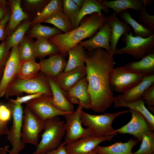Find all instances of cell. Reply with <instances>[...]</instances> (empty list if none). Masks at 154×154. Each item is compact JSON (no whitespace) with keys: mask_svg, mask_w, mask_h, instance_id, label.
I'll return each mask as SVG.
<instances>
[{"mask_svg":"<svg viewBox=\"0 0 154 154\" xmlns=\"http://www.w3.org/2000/svg\"><path fill=\"white\" fill-rule=\"evenodd\" d=\"M131 117L126 124L115 131L117 133L129 134L133 135L139 141H141L143 136L153 130L144 116L139 112L129 109Z\"/></svg>","mask_w":154,"mask_h":154,"instance_id":"obj_12","label":"cell"},{"mask_svg":"<svg viewBox=\"0 0 154 154\" xmlns=\"http://www.w3.org/2000/svg\"><path fill=\"white\" fill-rule=\"evenodd\" d=\"M9 130L7 123L2 122L0 120V135H7Z\"/></svg>","mask_w":154,"mask_h":154,"instance_id":"obj_48","label":"cell"},{"mask_svg":"<svg viewBox=\"0 0 154 154\" xmlns=\"http://www.w3.org/2000/svg\"><path fill=\"white\" fill-rule=\"evenodd\" d=\"M117 15L113 12L112 15L108 16V21L110 28V52L113 56L115 55L117 44L121 37L130 31L129 25L120 21L117 18Z\"/></svg>","mask_w":154,"mask_h":154,"instance_id":"obj_19","label":"cell"},{"mask_svg":"<svg viewBox=\"0 0 154 154\" xmlns=\"http://www.w3.org/2000/svg\"><path fill=\"white\" fill-rule=\"evenodd\" d=\"M107 21L108 16L95 13L85 17L76 28L67 33L56 35L48 39L58 48L60 53L66 57L69 49L83 39L92 37Z\"/></svg>","mask_w":154,"mask_h":154,"instance_id":"obj_2","label":"cell"},{"mask_svg":"<svg viewBox=\"0 0 154 154\" xmlns=\"http://www.w3.org/2000/svg\"><path fill=\"white\" fill-rule=\"evenodd\" d=\"M62 9L64 15L70 21L78 13L80 8L72 0H63Z\"/></svg>","mask_w":154,"mask_h":154,"instance_id":"obj_38","label":"cell"},{"mask_svg":"<svg viewBox=\"0 0 154 154\" xmlns=\"http://www.w3.org/2000/svg\"><path fill=\"white\" fill-rule=\"evenodd\" d=\"M6 5V2L5 1L0 0V21L8 13Z\"/></svg>","mask_w":154,"mask_h":154,"instance_id":"obj_46","label":"cell"},{"mask_svg":"<svg viewBox=\"0 0 154 154\" xmlns=\"http://www.w3.org/2000/svg\"><path fill=\"white\" fill-rule=\"evenodd\" d=\"M140 12L138 17L139 21L141 24L154 31V16L148 14L144 6Z\"/></svg>","mask_w":154,"mask_h":154,"instance_id":"obj_39","label":"cell"},{"mask_svg":"<svg viewBox=\"0 0 154 154\" xmlns=\"http://www.w3.org/2000/svg\"><path fill=\"white\" fill-rule=\"evenodd\" d=\"M154 84V75L144 77L142 80L125 92L119 95L121 100L128 103L142 98L145 91Z\"/></svg>","mask_w":154,"mask_h":154,"instance_id":"obj_22","label":"cell"},{"mask_svg":"<svg viewBox=\"0 0 154 154\" xmlns=\"http://www.w3.org/2000/svg\"><path fill=\"white\" fill-rule=\"evenodd\" d=\"M44 122L25 106L23 110L21 133L23 143L37 146L39 142V134L43 129Z\"/></svg>","mask_w":154,"mask_h":154,"instance_id":"obj_8","label":"cell"},{"mask_svg":"<svg viewBox=\"0 0 154 154\" xmlns=\"http://www.w3.org/2000/svg\"><path fill=\"white\" fill-rule=\"evenodd\" d=\"M128 70L145 76L154 75V53L149 54L138 61H132L124 66Z\"/></svg>","mask_w":154,"mask_h":154,"instance_id":"obj_24","label":"cell"},{"mask_svg":"<svg viewBox=\"0 0 154 154\" xmlns=\"http://www.w3.org/2000/svg\"><path fill=\"white\" fill-rule=\"evenodd\" d=\"M83 108L78 106L73 112L65 115L66 119L64 128L65 136L63 142L65 145L80 138L93 135L88 128H84L82 126L81 119V113Z\"/></svg>","mask_w":154,"mask_h":154,"instance_id":"obj_10","label":"cell"},{"mask_svg":"<svg viewBox=\"0 0 154 154\" xmlns=\"http://www.w3.org/2000/svg\"><path fill=\"white\" fill-rule=\"evenodd\" d=\"M84 49L79 43L68 50V59L63 72L85 66L86 52Z\"/></svg>","mask_w":154,"mask_h":154,"instance_id":"obj_27","label":"cell"},{"mask_svg":"<svg viewBox=\"0 0 154 154\" xmlns=\"http://www.w3.org/2000/svg\"><path fill=\"white\" fill-rule=\"evenodd\" d=\"M152 112L154 110V84L149 87L144 92L142 98Z\"/></svg>","mask_w":154,"mask_h":154,"instance_id":"obj_40","label":"cell"},{"mask_svg":"<svg viewBox=\"0 0 154 154\" xmlns=\"http://www.w3.org/2000/svg\"><path fill=\"white\" fill-rule=\"evenodd\" d=\"M122 40L125 46L117 48L115 54H127L138 59L154 53V34L146 38L133 35L131 31L123 35Z\"/></svg>","mask_w":154,"mask_h":154,"instance_id":"obj_6","label":"cell"},{"mask_svg":"<svg viewBox=\"0 0 154 154\" xmlns=\"http://www.w3.org/2000/svg\"><path fill=\"white\" fill-rule=\"evenodd\" d=\"M61 33V31L56 28L48 27L39 23L33 25L29 32V38L48 39Z\"/></svg>","mask_w":154,"mask_h":154,"instance_id":"obj_33","label":"cell"},{"mask_svg":"<svg viewBox=\"0 0 154 154\" xmlns=\"http://www.w3.org/2000/svg\"><path fill=\"white\" fill-rule=\"evenodd\" d=\"M152 154H154V153H153Z\"/></svg>","mask_w":154,"mask_h":154,"instance_id":"obj_54","label":"cell"},{"mask_svg":"<svg viewBox=\"0 0 154 154\" xmlns=\"http://www.w3.org/2000/svg\"><path fill=\"white\" fill-rule=\"evenodd\" d=\"M10 15L8 13L0 21V41L3 40L5 36V26L9 21Z\"/></svg>","mask_w":154,"mask_h":154,"instance_id":"obj_44","label":"cell"},{"mask_svg":"<svg viewBox=\"0 0 154 154\" xmlns=\"http://www.w3.org/2000/svg\"><path fill=\"white\" fill-rule=\"evenodd\" d=\"M8 1L11 12L8 24L5 31V34L14 30L22 21L27 19L28 17L27 15L21 7V0Z\"/></svg>","mask_w":154,"mask_h":154,"instance_id":"obj_26","label":"cell"},{"mask_svg":"<svg viewBox=\"0 0 154 154\" xmlns=\"http://www.w3.org/2000/svg\"><path fill=\"white\" fill-rule=\"evenodd\" d=\"M62 10V0L50 1L42 10L37 13L31 24L33 25L43 22L52 15Z\"/></svg>","mask_w":154,"mask_h":154,"instance_id":"obj_29","label":"cell"},{"mask_svg":"<svg viewBox=\"0 0 154 154\" xmlns=\"http://www.w3.org/2000/svg\"></svg>","mask_w":154,"mask_h":154,"instance_id":"obj_55","label":"cell"},{"mask_svg":"<svg viewBox=\"0 0 154 154\" xmlns=\"http://www.w3.org/2000/svg\"><path fill=\"white\" fill-rule=\"evenodd\" d=\"M5 67L0 66V79H1L3 74Z\"/></svg>","mask_w":154,"mask_h":154,"instance_id":"obj_51","label":"cell"},{"mask_svg":"<svg viewBox=\"0 0 154 154\" xmlns=\"http://www.w3.org/2000/svg\"><path fill=\"white\" fill-rule=\"evenodd\" d=\"M43 94H44L41 93L29 94L25 96L17 97V98L15 99H10L9 100L14 104L22 105V104L25 103L27 102L40 97Z\"/></svg>","mask_w":154,"mask_h":154,"instance_id":"obj_42","label":"cell"},{"mask_svg":"<svg viewBox=\"0 0 154 154\" xmlns=\"http://www.w3.org/2000/svg\"><path fill=\"white\" fill-rule=\"evenodd\" d=\"M86 154H98L94 151V150L89 152Z\"/></svg>","mask_w":154,"mask_h":154,"instance_id":"obj_52","label":"cell"},{"mask_svg":"<svg viewBox=\"0 0 154 154\" xmlns=\"http://www.w3.org/2000/svg\"><path fill=\"white\" fill-rule=\"evenodd\" d=\"M43 23L53 25L56 28L63 31L64 33L68 32L73 29L69 20L65 15L63 10L52 15Z\"/></svg>","mask_w":154,"mask_h":154,"instance_id":"obj_34","label":"cell"},{"mask_svg":"<svg viewBox=\"0 0 154 154\" xmlns=\"http://www.w3.org/2000/svg\"><path fill=\"white\" fill-rule=\"evenodd\" d=\"M6 105L11 110L12 117V125L7 135V139L12 147L9 152L11 154H19L25 145L21 137L23 108L21 105L14 104L9 100Z\"/></svg>","mask_w":154,"mask_h":154,"instance_id":"obj_7","label":"cell"},{"mask_svg":"<svg viewBox=\"0 0 154 154\" xmlns=\"http://www.w3.org/2000/svg\"><path fill=\"white\" fill-rule=\"evenodd\" d=\"M34 47L36 58H42L60 53L58 48L48 39H37L34 42Z\"/></svg>","mask_w":154,"mask_h":154,"instance_id":"obj_31","label":"cell"},{"mask_svg":"<svg viewBox=\"0 0 154 154\" xmlns=\"http://www.w3.org/2000/svg\"><path fill=\"white\" fill-rule=\"evenodd\" d=\"M25 2L30 7H35L42 5L45 3L46 1L43 0H26Z\"/></svg>","mask_w":154,"mask_h":154,"instance_id":"obj_47","label":"cell"},{"mask_svg":"<svg viewBox=\"0 0 154 154\" xmlns=\"http://www.w3.org/2000/svg\"><path fill=\"white\" fill-rule=\"evenodd\" d=\"M47 78L52 91L51 100L53 105L61 111L73 112L74 111V106L68 98L67 92L63 91L53 79L48 76Z\"/></svg>","mask_w":154,"mask_h":154,"instance_id":"obj_18","label":"cell"},{"mask_svg":"<svg viewBox=\"0 0 154 154\" xmlns=\"http://www.w3.org/2000/svg\"><path fill=\"white\" fill-rule=\"evenodd\" d=\"M113 103L115 108L123 107L137 111L146 119L152 129H154V116L145 106L142 98L135 101L126 103L122 101L119 95L114 97Z\"/></svg>","mask_w":154,"mask_h":154,"instance_id":"obj_23","label":"cell"},{"mask_svg":"<svg viewBox=\"0 0 154 154\" xmlns=\"http://www.w3.org/2000/svg\"></svg>","mask_w":154,"mask_h":154,"instance_id":"obj_56","label":"cell"},{"mask_svg":"<svg viewBox=\"0 0 154 154\" xmlns=\"http://www.w3.org/2000/svg\"><path fill=\"white\" fill-rule=\"evenodd\" d=\"M119 14L123 21L132 28L135 36L146 38L154 34L153 31L136 21L127 10L123 11Z\"/></svg>","mask_w":154,"mask_h":154,"instance_id":"obj_30","label":"cell"},{"mask_svg":"<svg viewBox=\"0 0 154 154\" xmlns=\"http://www.w3.org/2000/svg\"><path fill=\"white\" fill-rule=\"evenodd\" d=\"M110 35V26L107 21L93 36L87 40L81 41L79 44L88 51L102 48L111 53Z\"/></svg>","mask_w":154,"mask_h":154,"instance_id":"obj_15","label":"cell"},{"mask_svg":"<svg viewBox=\"0 0 154 154\" xmlns=\"http://www.w3.org/2000/svg\"><path fill=\"white\" fill-rule=\"evenodd\" d=\"M139 149L134 154H152L154 153V132H149L145 134L141 141Z\"/></svg>","mask_w":154,"mask_h":154,"instance_id":"obj_37","label":"cell"},{"mask_svg":"<svg viewBox=\"0 0 154 154\" xmlns=\"http://www.w3.org/2000/svg\"><path fill=\"white\" fill-rule=\"evenodd\" d=\"M39 63L35 60L21 61L17 76L19 78L27 79L36 76L40 71Z\"/></svg>","mask_w":154,"mask_h":154,"instance_id":"obj_32","label":"cell"},{"mask_svg":"<svg viewBox=\"0 0 154 154\" xmlns=\"http://www.w3.org/2000/svg\"><path fill=\"white\" fill-rule=\"evenodd\" d=\"M144 77L124 66L115 68L110 76V86L113 91L123 93L139 83Z\"/></svg>","mask_w":154,"mask_h":154,"instance_id":"obj_9","label":"cell"},{"mask_svg":"<svg viewBox=\"0 0 154 154\" xmlns=\"http://www.w3.org/2000/svg\"><path fill=\"white\" fill-rule=\"evenodd\" d=\"M113 56L102 48L86 53V77L90 97V109L95 112H103L113 104L114 96L110 79L115 68Z\"/></svg>","mask_w":154,"mask_h":154,"instance_id":"obj_1","label":"cell"},{"mask_svg":"<svg viewBox=\"0 0 154 154\" xmlns=\"http://www.w3.org/2000/svg\"><path fill=\"white\" fill-rule=\"evenodd\" d=\"M75 4L80 8L83 5L84 0H72Z\"/></svg>","mask_w":154,"mask_h":154,"instance_id":"obj_49","label":"cell"},{"mask_svg":"<svg viewBox=\"0 0 154 154\" xmlns=\"http://www.w3.org/2000/svg\"><path fill=\"white\" fill-rule=\"evenodd\" d=\"M104 6L112 9L118 15L121 11L128 9L140 12L143 5L141 0H116L112 1L101 0Z\"/></svg>","mask_w":154,"mask_h":154,"instance_id":"obj_28","label":"cell"},{"mask_svg":"<svg viewBox=\"0 0 154 154\" xmlns=\"http://www.w3.org/2000/svg\"><path fill=\"white\" fill-rule=\"evenodd\" d=\"M31 22L27 21L19 26L6 40L7 48L10 50L12 47L18 46L24 39L25 33L28 30Z\"/></svg>","mask_w":154,"mask_h":154,"instance_id":"obj_35","label":"cell"},{"mask_svg":"<svg viewBox=\"0 0 154 154\" xmlns=\"http://www.w3.org/2000/svg\"><path fill=\"white\" fill-rule=\"evenodd\" d=\"M21 62L19 56V45L12 47L0 83V98L4 96L7 86L17 76Z\"/></svg>","mask_w":154,"mask_h":154,"instance_id":"obj_14","label":"cell"},{"mask_svg":"<svg viewBox=\"0 0 154 154\" xmlns=\"http://www.w3.org/2000/svg\"><path fill=\"white\" fill-rule=\"evenodd\" d=\"M1 79H0V82H1Z\"/></svg>","mask_w":154,"mask_h":154,"instance_id":"obj_53","label":"cell"},{"mask_svg":"<svg viewBox=\"0 0 154 154\" xmlns=\"http://www.w3.org/2000/svg\"><path fill=\"white\" fill-rule=\"evenodd\" d=\"M64 123L58 116L45 120L41 139L32 154H46L58 148L65 134Z\"/></svg>","mask_w":154,"mask_h":154,"instance_id":"obj_4","label":"cell"},{"mask_svg":"<svg viewBox=\"0 0 154 154\" xmlns=\"http://www.w3.org/2000/svg\"><path fill=\"white\" fill-rule=\"evenodd\" d=\"M129 112V110H126L96 115L88 113L82 110L81 119L82 124L90 130L93 135L100 137L114 136L117 134L112 126L114 120L119 116Z\"/></svg>","mask_w":154,"mask_h":154,"instance_id":"obj_5","label":"cell"},{"mask_svg":"<svg viewBox=\"0 0 154 154\" xmlns=\"http://www.w3.org/2000/svg\"><path fill=\"white\" fill-rule=\"evenodd\" d=\"M11 51L7 48L6 40L0 44V66L5 67L9 58Z\"/></svg>","mask_w":154,"mask_h":154,"instance_id":"obj_41","label":"cell"},{"mask_svg":"<svg viewBox=\"0 0 154 154\" xmlns=\"http://www.w3.org/2000/svg\"><path fill=\"white\" fill-rule=\"evenodd\" d=\"M23 93L28 94L41 93L52 96L47 76L40 71L36 76L29 79H21L17 76L7 86L4 96L8 99L13 96H21Z\"/></svg>","mask_w":154,"mask_h":154,"instance_id":"obj_3","label":"cell"},{"mask_svg":"<svg viewBox=\"0 0 154 154\" xmlns=\"http://www.w3.org/2000/svg\"><path fill=\"white\" fill-rule=\"evenodd\" d=\"M52 96L43 94L25 103L27 107L35 115L42 120L60 116H64L69 113L61 111L56 109L52 102Z\"/></svg>","mask_w":154,"mask_h":154,"instance_id":"obj_11","label":"cell"},{"mask_svg":"<svg viewBox=\"0 0 154 154\" xmlns=\"http://www.w3.org/2000/svg\"><path fill=\"white\" fill-rule=\"evenodd\" d=\"M114 136L97 137L92 135L83 137L65 145L67 154H86L101 143L111 141Z\"/></svg>","mask_w":154,"mask_h":154,"instance_id":"obj_13","label":"cell"},{"mask_svg":"<svg viewBox=\"0 0 154 154\" xmlns=\"http://www.w3.org/2000/svg\"><path fill=\"white\" fill-rule=\"evenodd\" d=\"M12 116L10 109L6 105H0V120L2 122L7 123Z\"/></svg>","mask_w":154,"mask_h":154,"instance_id":"obj_43","label":"cell"},{"mask_svg":"<svg viewBox=\"0 0 154 154\" xmlns=\"http://www.w3.org/2000/svg\"><path fill=\"white\" fill-rule=\"evenodd\" d=\"M102 11L106 13L109 12L108 8L101 3V0H84L79 12L70 20L73 29L79 26L81 21L86 16L95 13L102 14Z\"/></svg>","mask_w":154,"mask_h":154,"instance_id":"obj_20","label":"cell"},{"mask_svg":"<svg viewBox=\"0 0 154 154\" xmlns=\"http://www.w3.org/2000/svg\"><path fill=\"white\" fill-rule=\"evenodd\" d=\"M141 1L143 6L145 7L151 5L154 1L153 0H141Z\"/></svg>","mask_w":154,"mask_h":154,"instance_id":"obj_50","label":"cell"},{"mask_svg":"<svg viewBox=\"0 0 154 154\" xmlns=\"http://www.w3.org/2000/svg\"><path fill=\"white\" fill-rule=\"evenodd\" d=\"M70 102L81 106L83 108L90 109L91 100L88 83L86 77L82 79L74 85L67 92Z\"/></svg>","mask_w":154,"mask_h":154,"instance_id":"obj_17","label":"cell"},{"mask_svg":"<svg viewBox=\"0 0 154 154\" xmlns=\"http://www.w3.org/2000/svg\"><path fill=\"white\" fill-rule=\"evenodd\" d=\"M19 53L21 61L35 60L34 42L31 38H24L19 45Z\"/></svg>","mask_w":154,"mask_h":154,"instance_id":"obj_36","label":"cell"},{"mask_svg":"<svg viewBox=\"0 0 154 154\" xmlns=\"http://www.w3.org/2000/svg\"><path fill=\"white\" fill-rule=\"evenodd\" d=\"M67 62L66 57L60 53L51 55L47 58L40 60V71L55 79L63 72Z\"/></svg>","mask_w":154,"mask_h":154,"instance_id":"obj_16","label":"cell"},{"mask_svg":"<svg viewBox=\"0 0 154 154\" xmlns=\"http://www.w3.org/2000/svg\"><path fill=\"white\" fill-rule=\"evenodd\" d=\"M138 141L131 138L125 142H117L106 146L98 145L94 151L98 154H134L132 149Z\"/></svg>","mask_w":154,"mask_h":154,"instance_id":"obj_25","label":"cell"},{"mask_svg":"<svg viewBox=\"0 0 154 154\" xmlns=\"http://www.w3.org/2000/svg\"><path fill=\"white\" fill-rule=\"evenodd\" d=\"M46 154H67L65 145L63 142H62L58 148L49 151Z\"/></svg>","mask_w":154,"mask_h":154,"instance_id":"obj_45","label":"cell"},{"mask_svg":"<svg viewBox=\"0 0 154 154\" xmlns=\"http://www.w3.org/2000/svg\"><path fill=\"white\" fill-rule=\"evenodd\" d=\"M86 75L85 66L63 72L58 77L54 80L63 91L67 92L76 83L86 77Z\"/></svg>","mask_w":154,"mask_h":154,"instance_id":"obj_21","label":"cell"}]
</instances>
